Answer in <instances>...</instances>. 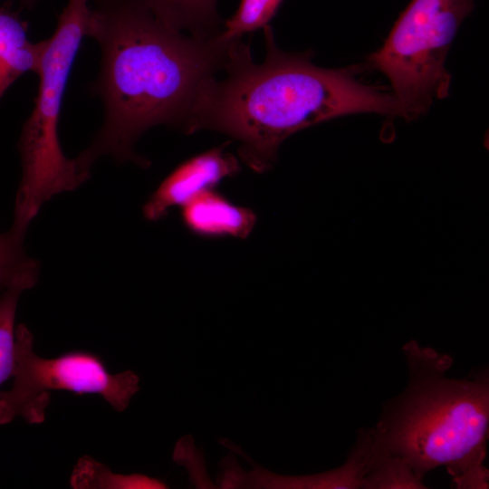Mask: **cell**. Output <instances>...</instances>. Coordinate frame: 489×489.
<instances>
[{
	"label": "cell",
	"mask_w": 489,
	"mask_h": 489,
	"mask_svg": "<svg viewBox=\"0 0 489 489\" xmlns=\"http://www.w3.org/2000/svg\"><path fill=\"white\" fill-rule=\"evenodd\" d=\"M218 34L187 36L140 0H103L91 9L87 36L101 49L93 88L105 118L91 144L74 158L81 168L91 173L103 155L146 166L134 151L146 130L166 124L187 131L201 94L225 69L237 40Z\"/></svg>",
	"instance_id": "6da1fadb"
},
{
	"label": "cell",
	"mask_w": 489,
	"mask_h": 489,
	"mask_svg": "<svg viewBox=\"0 0 489 489\" xmlns=\"http://www.w3.org/2000/svg\"><path fill=\"white\" fill-rule=\"evenodd\" d=\"M264 60L253 61L238 40L222 80L213 79L197 104L187 133L212 129L239 142L240 158L254 171L268 170L281 144L293 133L340 116H399L392 93L366 84L354 68L315 65L307 53L281 50L265 26Z\"/></svg>",
	"instance_id": "7a4b0ae2"
},
{
	"label": "cell",
	"mask_w": 489,
	"mask_h": 489,
	"mask_svg": "<svg viewBox=\"0 0 489 489\" xmlns=\"http://www.w3.org/2000/svg\"><path fill=\"white\" fill-rule=\"evenodd\" d=\"M404 350L410 382L392 412L370 429L379 452L404 460L421 478L445 465L457 488H487V371L446 379L452 363L447 355L414 341Z\"/></svg>",
	"instance_id": "3957f363"
},
{
	"label": "cell",
	"mask_w": 489,
	"mask_h": 489,
	"mask_svg": "<svg viewBox=\"0 0 489 489\" xmlns=\"http://www.w3.org/2000/svg\"><path fill=\"white\" fill-rule=\"evenodd\" d=\"M89 0H68L54 33L43 40L36 73L38 94L18 142L22 179L14 205V224L26 226L53 197L72 191L90 175L75 158L62 152L58 121L69 74L83 37L87 36Z\"/></svg>",
	"instance_id": "277c9868"
},
{
	"label": "cell",
	"mask_w": 489,
	"mask_h": 489,
	"mask_svg": "<svg viewBox=\"0 0 489 489\" xmlns=\"http://www.w3.org/2000/svg\"><path fill=\"white\" fill-rule=\"evenodd\" d=\"M474 0H412L383 45L369 57L388 80L399 116L413 120L449 93L445 63Z\"/></svg>",
	"instance_id": "5b68a950"
},
{
	"label": "cell",
	"mask_w": 489,
	"mask_h": 489,
	"mask_svg": "<svg viewBox=\"0 0 489 489\" xmlns=\"http://www.w3.org/2000/svg\"><path fill=\"white\" fill-rule=\"evenodd\" d=\"M12 388L0 392V425L21 417L27 423L40 424L51 392L100 395L117 412L124 411L139 390V376L130 369L112 374L100 356L73 350L53 359L38 356L34 336L24 324L15 330Z\"/></svg>",
	"instance_id": "8992f818"
},
{
	"label": "cell",
	"mask_w": 489,
	"mask_h": 489,
	"mask_svg": "<svg viewBox=\"0 0 489 489\" xmlns=\"http://www.w3.org/2000/svg\"><path fill=\"white\" fill-rule=\"evenodd\" d=\"M240 171L238 159L224 147L191 157L175 168L144 204L142 212L149 221H158L176 206L182 207L202 193L215 189L225 178Z\"/></svg>",
	"instance_id": "52a82bcc"
},
{
	"label": "cell",
	"mask_w": 489,
	"mask_h": 489,
	"mask_svg": "<svg viewBox=\"0 0 489 489\" xmlns=\"http://www.w3.org/2000/svg\"><path fill=\"white\" fill-rule=\"evenodd\" d=\"M244 458L253 469L241 470L238 476L239 488H363L369 465L370 451L366 436H359L355 448L347 462L340 467L325 473L304 475L284 476L273 474L256 465L247 455Z\"/></svg>",
	"instance_id": "ba28073f"
},
{
	"label": "cell",
	"mask_w": 489,
	"mask_h": 489,
	"mask_svg": "<svg viewBox=\"0 0 489 489\" xmlns=\"http://www.w3.org/2000/svg\"><path fill=\"white\" fill-rule=\"evenodd\" d=\"M181 219L189 232L204 238L245 239L257 222L253 209L234 204L216 189L183 206Z\"/></svg>",
	"instance_id": "9c48e42d"
},
{
	"label": "cell",
	"mask_w": 489,
	"mask_h": 489,
	"mask_svg": "<svg viewBox=\"0 0 489 489\" xmlns=\"http://www.w3.org/2000/svg\"><path fill=\"white\" fill-rule=\"evenodd\" d=\"M43 41L32 43L27 24L17 13L0 7V98L27 72H37Z\"/></svg>",
	"instance_id": "30bf717a"
},
{
	"label": "cell",
	"mask_w": 489,
	"mask_h": 489,
	"mask_svg": "<svg viewBox=\"0 0 489 489\" xmlns=\"http://www.w3.org/2000/svg\"><path fill=\"white\" fill-rule=\"evenodd\" d=\"M70 484L73 489L168 488L163 481L142 474H116L89 455L78 459L71 474Z\"/></svg>",
	"instance_id": "8fae6325"
},
{
	"label": "cell",
	"mask_w": 489,
	"mask_h": 489,
	"mask_svg": "<svg viewBox=\"0 0 489 489\" xmlns=\"http://www.w3.org/2000/svg\"><path fill=\"white\" fill-rule=\"evenodd\" d=\"M26 231L13 224L8 231L0 233V289L23 279L38 280L39 264L24 250Z\"/></svg>",
	"instance_id": "7c38bea8"
},
{
	"label": "cell",
	"mask_w": 489,
	"mask_h": 489,
	"mask_svg": "<svg viewBox=\"0 0 489 489\" xmlns=\"http://www.w3.org/2000/svg\"><path fill=\"white\" fill-rule=\"evenodd\" d=\"M156 16L177 30L206 35L201 26L211 20L216 0H140Z\"/></svg>",
	"instance_id": "4fadbf2b"
},
{
	"label": "cell",
	"mask_w": 489,
	"mask_h": 489,
	"mask_svg": "<svg viewBox=\"0 0 489 489\" xmlns=\"http://www.w3.org/2000/svg\"><path fill=\"white\" fill-rule=\"evenodd\" d=\"M36 282V279L20 280L5 289L0 297V386L12 375L18 300L22 292L33 288Z\"/></svg>",
	"instance_id": "5bb4252c"
},
{
	"label": "cell",
	"mask_w": 489,
	"mask_h": 489,
	"mask_svg": "<svg viewBox=\"0 0 489 489\" xmlns=\"http://www.w3.org/2000/svg\"><path fill=\"white\" fill-rule=\"evenodd\" d=\"M283 0H241L235 14L225 22L219 37L224 41L241 39L248 33L264 28Z\"/></svg>",
	"instance_id": "9a60e30c"
},
{
	"label": "cell",
	"mask_w": 489,
	"mask_h": 489,
	"mask_svg": "<svg viewBox=\"0 0 489 489\" xmlns=\"http://www.w3.org/2000/svg\"><path fill=\"white\" fill-rule=\"evenodd\" d=\"M19 1L24 5H33L36 0H19Z\"/></svg>",
	"instance_id": "2e32d148"
}]
</instances>
